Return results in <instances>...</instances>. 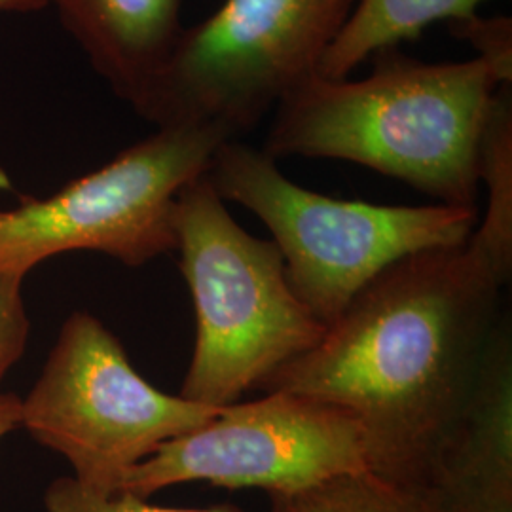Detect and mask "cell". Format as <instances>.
Masks as SVG:
<instances>
[{
    "label": "cell",
    "instance_id": "obj_4",
    "mask_svg": "<svg viewBox=\"0 0 512 512\" xmlns=\"http://www.w3.org/2000/svg\"><path fill=\"white\" fill-rule=\"evenodd\" d=\"M205 177L224 202L266 224L294 296L325 327L385 268L404 256L459 247L478 224L473 207L376 205L311 192L287 179L262 148L239 139L217 148Z\"/></svg>",
    "mask_w": 512,
    "mask_h": 512
},
{
    "label": "cell",
    "instance_id": "obj_8",
    "mask_svg": "<svg viewBox=\"0 0 512 512\" xmlns=\"http://www.w3.org/2000/svg\"><path fill=\"white\" fill-rule=\"evenodd\" d=\"M368 471L365 437L344 408L293 393L224 406L202 427L165 442L124 476L118 492L141 499L184 484L294 494L334 476Z\"/></svg>",
    "mask_w": 512,
    "mask_h": 512
},
{
    "label": "cell",
    "instance_id": "obj_15",
    "mask_svg": "<svg viewBox=\"0 0 512 512\" xmlns=\"http://www.w3.org/2000/svg\"><path fill=\"white\" fill-rule=\"evenodd\" d=\"M448 25L456 37L467 40L475 48L476 59L488 67L499 88L512 86L511 18H482L473 14Z\"/></svg>",
    "mask_w": 512,
    "mask_h": 512
},
{
    "label": "cell",
    "instance_id": "obj_17",
    "mask_svg": "<svg viewBox=\"0 0 512 512\" xmlns=\"http://www.w3.org/2000/svg\"><path fill=\"white\" fill-rule=\"evenodd\" d=\"M21 427V399L14 393H0V442Z\"/></svg>",
    "mask_w": 512,
    "mask_h": 512
},
{
    "label": "cell",
    "instance_id": "obj_18",
    "mask_svg": "<svg viewBox=\"0 0 512 512\" xmlns=\"http://www.w3.org/2000/svg\"><path fill=\"white\" fill-rule=\"evenodd\" d=\"M50 0H0V12H35Z\"/></svg>",
    "mask_w": 512,
    "mask_h": 512
},
{
    "label": "cell",
    "instance_id": "obj_5",
    "mask_svg": "<svg viewBox=\"0 0 512 512\" xmlns=\"http://www.w3.org/2000/svg\"><path fill=\"white\" fill-rule=\"evenodd\" d=\"M357 0H224L184 29L135 110L156 128L213 126L230 139L319 71Z\"/></svg>",
    "mask_w": 512,
    "mask_h": 512
},
{
    "label": "cell",
    "instance_id": "obj_7",
    "mask_svg": "<svg viewBox=\"0 0 512 512\" xmlns=\"http://www.w3.org/2000/svg\"><path fill=\"white\" fill-rule=\"evenodd\" d=\"M230 137L213 126L158 128L44 200L0 211V272L27 275L61 253L95 251L137 268L177 251L179 192Z\"/></svg>",
    "mask_w": 512,
    "mask_h": 512
},
{
    "label": "cell",
    "instance_id": "obj_9",
    "mask_svg": "<svg viewBox=\"0 0 512 512\" xmlns=\"http://www.w3.org/2000/svg\"><path fill=\"white\" fill-rule=\"evenodd\" d=\"M420 494L437 512H512V329L505 313Z\"/></svg>",
    "mask_w": 512,
    "mask_h": 512
},
{
    "label": "cell",
    "instance_id": "obj_14",
    "mask_svg": "<svg viewBox=\"0 0 512 512\" xmlns=\"http://www.w3.org/2000/svg\"><path fill=\"white\" fill-rule=\"evenodd\" d=\"M44 507L46 512H243L234 503L207 509H165L128 492L97 494L78 484L73 476H61L46 488Z\"/></svg>",
    "mask_w": 512,
    "mask_h": 512
},
{
    "label": "cell",
    "instance_id": "obj_6",
    "mask_svg": "<svg viewBox=\"0 0 512 512\" xmlns=\"http://www.w3.org/2000/svg\"><path fill=\"white\" fill-rule=\"evenodd\" d=\"M219 410L148 384L95 315L74 311L21 399V427L67 459L78 484L114 494L135 465Z\"/></svg>",
    "mask_w": 512,
    "mask_h": 512
},
{
    "label": "cell",
    "instance_id": "obj_12",
    "mask_svg": "<svg viewBox=\"0 0 512 512\" xmlns=\"http://www.w3.org/2000/svg\"><path fill=\"white\" fill-rule=\"evenodd\" d=\"M512 92L499 88L480 147V184L488 188V209L469 245L494 272L501 287L512 277Z\"/></svg>",
    "mask_w": 512,
    "mask_h": 512
},
{
    "label": "cell",
    "instance_id": "obj_11",
    "mask_svg": "<svg viewBox=\"0 0 512 512\" xmlns=\"http://www.w3.org/2000/svg\"><path fill=\"white\" fill-rule=\"evenodd\" d=\"M488 0H357L348 23L319 63V76L348 78L366 59L414 40L437 21L476 14Z\"/></svg>",
    "mask_w": 512,
    "mask_h": 512
},
{
    "label": "cell",
    "instance_id": "obj_16",
    "mask_svg": "<svg viewBox=\"0 0 512 512\" xmlns=\"http://www.w3.org/2000/svg\"><path fill=\"white\" fill-rule=\"evenodd\" d=\"M23 279L25 275L0 272V385L25 353L29 340L31 321L21 293Z\"/></svg>",
    "mask_w": 512,
    "mask_h": 512
},
{
    "label": "cell",
    "instance_id": "obj_2",
    "mask_svg": "<svg viewBox=\"0 0 512 512\" xmlns=\"http://www.w3.org/2000/svg\"><path fill=\"white\" fill-rule=\"evenodd\" d=\"M497 82L480 59L425 63L374 55L361 80L311 76L274 109L262 150L274 160L363 165L437 203L478 209L480 147Z\"/></svg>",
    "mask_w": 512,
    "mask_h": 512
},
{
    "label": "cell",
    "instance_id": "obj_13",
    "mask_svg": "<svg viewBox=\"0 0 512 512\" xmlns=\"http://www.w3.org/2000/svg\"><path fill=\"white\" fill-rule=\"evenodd\" d=\"M270 512H437L416 490L370 471L334 476L294 494L270 495Z\"/></svg>",
    "mask_w": 512,
    "mask_h": 512
},
{
    "label": "cell",
    "instance_id": "obj_1",
    "mask_svg": "<svg viewBox=\"0 0 512 512\" xmlns=\"http://www.w3.org/2000/svg\"><path fill=\"white\" fill-rule=\"evenodd\" d=\"M501 291L469 241L404 256L258 391L344 408L361 425L368 471L421 492L473 391Z\"/></svg>",
    "mask_w": 512,
    "mask_h": 512
},
{
    "label": "cell",
    "instance_id": "obj_3",
    "mask_svg": "<svg viewBox=\"0 0 512 512\" xmlns=\"http://www.w3.org/2000/svg\"><path fill=\"white\" fill-rule=\"evenodd\" d=\"M173 228L196 311L179 395L224 408L315 348L327 327L294 296L274 241L243 230L205 175L179 192Z\"/></svg>",
    "mask_w": 512,
    "mask_h": 512
},
{
    "label": "cell",
    "instance_id": "obj_10",
    "mask_svg": "<svg viewBox=\"0 0 512 512\" xmlns=\"http://www.w3.org/2000/svg\"><path fill=\"white\" fill-rule=\"evenodd\" d=\"M112 92L139 109L183 35V0H50Z\"/></svg>",
    "mask_w": 512,
    "mask_h": 512
}]
</instances>
